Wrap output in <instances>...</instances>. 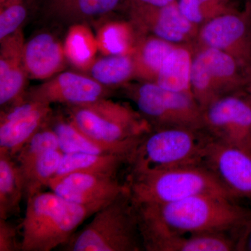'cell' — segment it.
Wrapping results in <instances>:
<instances>
[{
	"instance_id": "obj_1",
	"label": "cell",
	"mask_w": 251,
	"mask_h": 251,
	"mask_svg": "<svg viewBox=\"0 0 251 251\" xmlns=\"http://www.w3.org/2000/svg\"><path fill=\"white\" fill-rule=\"evenodd\" d=\"M135 206L165 228L181 234L237 231L251 214L232 198L216 194L196 195L168 204Z\"/></svg>"
},
{
	"instance_id": "obj_2",
	"label": "cell",
	"mask_w": 251,
	"mask_h": 251,
	"mask_svg": "<svg viewBox=\"0 0 251 251\" xmlns=\"http://www.w3.org/2000/svg\"><path fill=\"white\" fill-rule=\"evenodd\" d=\"M100 208L69 202L52 191L37 193L27 200L21 251H50L64 245Z\"/></svg>"
},
{
	"instance_id": "obj_3",
	"label": "cell",
	"mask_w": 251,
	"mask_h": 251,
	"mask_svg": "<svg viewBox=\"0 0 251 251\" xmlns=\"http://www.w3.org/2000/svg\"><path fill=\"white\" fill-rule=\"evenodd\" d=\"M126 185L135 205L168 204L200 194L221 195L234 200L204 163L130 171Z\"/></svg>"
},
{
	"instance_id": "obj_4",
	"label": "cell",
	"mask_w": 251,
	"mask_h": 251,
	"mask_svg": "<svg viewBox=\"0 0 251 251\" xmlns=\"http://www.w3.org/2000/svg\"><path fill=\"white\" fill-rule=\"evenodd\" d=\"M64 246L68 251L144 250L138 212L127 186Z\"/></svg>"
},
{
	"instance_id": "obj_5",
	"label": "cell",
	"mask_w": 251,
	"mask_h": 251,
	"mask_svg": "<svg viewBox=\"0 0 251 251\" xmlns=\"http://www.w3.org/2000/svg\"><path fill=\"white\" fill-rule=\"evenodd\" d=\"M203 128L172 126L144 135L130 158V171H156L203 164L213 141Z\"/></svg>"
},
{
	"instance_id": "obj_6",
	"label": "cell",
	"mask_w": 251,
	"mask_h": 251,
	"mask_svg": "<svg viewBox=\"0 0 251 251\" xmlns=\"http://www.w3.org/2000/svg\"><path fill=\"white\" fill-rule=\"evenodd\" d=\"M67 113L68 119L81 131L107 143L134 139L151 130L139 112L108 98L83 105H70Z\"/></svg>"
},
{
	"instance_id": "obj_7",
	"label": "cell",
	"mask_w": 251,
	"mask_h": 251,
	"mask_svg": "<svg viewBox=\"0 0 251 251\" xmlns=\"http://www.w3.org/2000/svg\"><path fill=\"white\" fill-rule=\"evenodd\" d=\"M251 74L224 51L198 47L193 54L191 90L202 110L216 99L247 90Z\"/></svg>"
},
{
	"instance_id": "obj_8",
	"label": "cell",
	"mask_w": 251,
	"mask_h": 251,
	"mask_svg": "<svg viewBox=\"0 0 251 251\" xmlns=\"http://www.w3.org/2000/svg\"><path fill=\"white\" fill-rule=\"evenodd\" d=\"M128 94L151 129L172 126L203 128L202 108L190 92H171L156 82H143L130 87Z\"/></svg>"
},
{
	"instance_id": "obj_9",
	"label": "cell",
	"mask_w": 251,
	"mask_h": 251,
	"mask_svg": "<svg viewBox=\"0 0 251 251\" xmlns=\"http://www.w3.org/2000/svg\"><path fill=\"white\" fill-rule=\"evenodd\" d=\"M202 125L214 140L251 150V100L247 90L206 105L202 109Z\"/></svg>"
},
{
	"instance_id": "obj_10",
	"label": "cell",
	"mask_w": 251,
	"mask_h": 251,
	"mask_svg": "<svg viewBox=\"0 0 251 251\" xmlns=\"http://www.w3.org/2000/svg\"><path fill=\"white\" fill-rule=\"evenodd\" d=\"M196 41L199 47L229 54L251 74V21L244 11L236 9L204 23Z\"/></svg>"
},
{
	"instance_id": "obj_11",
	"label": "cell",
	"mask_w": 251,
	"mask_h": 251,
	"mask_svg": "<svg viewBox=\"0 0 251 251\" xmlns=\"http://www.w3.org/2000/svg\"><path fill=\"white\" fill-rule=\"evenodd\" d=\"M144 250L148 251H235V240L226 233L181 234L172 232L137 209Z\"/></svg>"
},
{
	"instance_id": "obj_12",
	"label": "cell",
	"mask_w": 251,
	"mask_h": 251,
	"mask_svg": "<svg viewBox=\"0 0 251 251\" xmlns=\"http://www.w3.org/2000/svg\"><path fill=\"white\" fill-rule=\"evenodd\" d=\"M52 115L49 104L27 98L1 109L0 151L15 157L23 145L49 123Z\"/></svg>"
},
{
	"instance_id": "obj_13",
	"label": "cell",
	"mask_w": 251,
	"mask_h": 251,
	"mask_svg": "<svg viewBox=\"0 0 251 251\" xmlns=\"http://www.w3.org/2000/svg\"><path fill=\"white\" fill-rule=\"evenodd\" d=\"M128 4L132 23L142 32H150L175 45H188L197 40L199 27L182 14L177 1L163 7Z\"/></svg>"
},
{
	"instance_id": "obj_14",
	"label": "cell",
	"mask_w": 251,
	"mask_h": 251,
	"mask_svg": "<svg viewBox=\"0 0 251 251\" xmlns=\"http://www.w3.org/2000/svg\"><path fill=\"white\" fill-rule=\"evenodd\" d=\"M110 90L94 80L72 72H60L26 93L25 98L51 105H83L108 98Z\"/></svg>"
},
{
	"instance_id": "obj_15",
	"label": "cell",
	"mask_w": 251,
	"mask_h": 251,
	"mask_svg": "<svg viewBox=\"0 0 251 251\" xmlns=\"http://www.w3.org/2000/svg\"><path fill=\"white\" fill-rule=\"evenodd\" d=\"M203 163L234 200H251V150L214 140L208 147Z\"/></svg>"
},
{
	"instance_id": "obj_16",
	"label": "cell",
	"mask_w": 251,
	"mask_h": 251,
	"mask_svg": "<svg viewBox=\"0 0 251 251\" xmlns=\"http://www.w3.org/2000/svg\"><path fill=\"white\" fill-rule=\"evenodd\" d=\"M48 187L69 202L102 207L125 191L126 185L113 175L74 173L52 178Z\"/></svg>"
},
{
	"instance_id": "obj_17",
	"label": "cell",
	"mask_w": 251,
	"mask_h": 251,
	"mask_svg": "<svg viewBox=\"0 0 251 251\" xmlns=\"http://www.w3.org/2000/svg\"><path fill=\"white\" fill-rule=\"evenodd\" d=\"M0 42V105L6 108L25 99L29 77L23 64L25 41L21 29Z\"/></svg>"
},
{
	"instance_id": "obj_18",
	"label": "cell",
	"mask_w": 251,
	"mask_h": 251,
	"mask_svg": "<svg viewBox=\"0 0 251 251\" xmlns=\"http://www.w3.org/2000/svg\"><path fill=\"white\" fill-rule=\"evenodd\" d=\"M49 125L57 135L59 150L64 153L124 155L130 159L143 137L122 143H107L86 135L65 117H54L52 115Z\"/></svg>"
},
{
	"instance_id": "obj_19",
	"label": "cell",
	"mask_w": 251,
	"mask_h": 251,
	"mask_svg": "<svg viewBox=\"0 0 251 251\" xmlns=\"http://www.w3.org/2000/svg\"><path fill=\"white\" fill-rule=\"evenodd\" d=\"M66 59L64 46L49 33L33 36L25 44L23 64L29 78L49 80L62 72Z\"/></svg>"
},
{
	"instance_id": "obj_20",
	"label": "cell",
	"mask_w": 251,
	"mask_h": 251,
	"mask_svg": "<svg viewBox=\"0 0 251 251\" xmlns=\"http://www.w3.org/2000/svg\"><path fill=\"white\" fill-rule=\"evenodd\" d=\"M193 57L188 45H176L162 64L155 82L164 90L191 93Z\"/></svg>"
},
{
	"instance_id": "obj_21",
	"label": "cell",
	"mask_w": 251,
	"mask_h": 251,
	"mask_svg": "<svg viewBox=\"0 0 251 251\" xmlns=\"http://www.w3.org/2000/svg\"><path fill=\"white\" fill-rule=\"evenodd\" d=\"M130 158L124 155L64 153L54 177L74 173H92L117 176L124 165H128Z\"/></svg>"
},
{
	"instance_id": "obj_22",
	"label": "cell",
	"mask_w": 251,
	"mask_h": 251,
	"mask_svg": "<svg viewBox=\"0 0 251 251\" xmlns=\"http://www.w3.org/2000/svg\"><path fill=\"white\" fill-rule=\"evenodd\" d=\"M25 197L22 172L16 158L0 151V219L18 214Z\"/></svg>"
},
{
	"instance_id": "obj_23",
	"label": "cell",
	"mask_w": 251,
	"mask_h": 251,
	"mask_svg": "<svg viewBox=\"0 0 251 251\" xmlns=\"http://www.w3.org/2000/svg\"><path fill=\"white\" fill-rule=\"evenodd\" d=\"M176 46L151 35L136 43L131 52L135 77L143 82H155L162 64Z\"/></svg>"
},
{
	"instance_id": "obj_24",
	"label": "cell",
	"mask_w": 251,
	"mask_h": 251,
	"mask_svg": "<svg viewBox=\"0 0 251 251\" xmlns=\"http://www.w3.org/2000/svg\"><path fill=\"white\" fill-rule=\"evenodd\" d=\"M124 0H48L49 12L69 22L90 21L115 11Z\"/></svg>"
},
{
	"instance_id": "obj_25",
	"label": "cell",
	"mask_w": 251,
	"mask_h": 251,
	"mask_svg": "<svg viewBox=\"0 0 251 251\" xmlns=\"http://www.w3.org/2000/svg\"><path fill=\"white\" fill-rule=\"evenodd\" d=\"M89 69L92 78L108 87L124 85L135 77L131 53L108 54L95 59Z\"/></svg>"
},
{
	"instance_id": "obj_26",
	"label": "cell",
	"mask_w": 251,
	"mask_h": 251,
	"mask_svg": "<svg viewBox=\"0 0 251 251\" xmlns=\"http://www.w3.org/2000/svg\"><path fill=\"white\" fill-rule=\"evenodd\" d=\"M64 153L60 150H52L36 158L30 164L21 168L24 182L26 201L48 187L50 181L55 176Z\"/></svg>"
},
{
	"instance_id": "obj_27",
	"label": "cell",
	"mask_w": 251,
	"mask_h": 251,
	"mask_svg": "<svg viewBox=\"0 0 251 251\" xmlns=\"http://www.w3.org/2000/svg\"><path fill=\"white\" fill-rule=\"evenodd\" d=\"M64 49L66 57L75 67L89 69L95 60L94 55L99 47L97 39L87 28L75 25L69 31Z\"/></svg>"
},
{
	"instance_id": "obj_28",
	"label": "cell",
	"mask_w": 251,
	"mask_h": 251,
	"mask_svg": "<svg viewBox=\"0 0 251 251\" xmlns=\"http://www.w3.org/2000/svg\"><path fill=\"white\" fill-rule=\"evenodd\" d=\"M181 12L199 27L213 18L236 10L231 0H177Z\"/></svg>"
},
{
	"instance_id": "obj_29",
	"label": "cell",
	"mask_w": 251,
	"mask_h": 251,
	"mask_svg": "<svg viewBox=\"0 0 251 251\" xmlns=\"http://www.w3.org/2000/svg\"><path fill=\"white\" fill-rule=\"evenodd\" d=\"M49 122L38 130L16 153L14 158L21 168L28 166L50 151L59 150L58 138Z\"/></svg>"
},
{
	"instance_id": "obj_30",
	"label": "cell",
	"mask_w": 251,
	"mask_h": 251,
	"mask_svg": "<svg viewBox=\"0 0 251 251\" xmlns=\"http://www.w3.org/2000/svg\"><path fill=\"white\" fill-rule=\"evenodd\" d=\"M97 41L99 49L107 55L130 54L133 49L129 27L120 22L104 25L99 31Z\"/></svg>"
},
{
	"instance_id": "obj_31",
	"label": "cell",
	"mask_w": 251,
	"mask_h": 251,
	"mask_svg": "<svg viewBox=\"0 0 251 251\" xmlns=\"http://www.w3.org/2000/svg\"><path fill=\"white\" fill-rule=\"evenodd\" d=\"M27 0H6L0 4V41L21 29L27 15Z\"/></svg>"
},
{
	"instance_id": "obj_32",
	"label": "cell",
	"mask_w": 251,
	"mask_h": 251,
	"mask_svg": "<svg viewBox=\"0 0 251 251\" xmlns=\"http://www.w3.org/2000/svg\"><path fill=\"white\" fill-rule=\"evenodd\" d=\"M8 219H0V251H21L18 243L17 229Z\"/></svg>"
},
{
	"instance_id": "obj_33",
	"label": "cell",
	"mask_w": 251,
	"mask_h": 251,
	"mask_svg": "<svg viewBox=\"0 0 251 251\" xmlns=\"http://www.w3.org/2000/svg\"><path fill=\"white\" fill-rule=\"evenodd\" d=\"M237 231L235 251H251V214Z\"/></svg>"
},
{
	"instance_id": "obj_34",
	"label": "cell",
	"mask_w": 251,
	"mask_h": 251,
	"mask_svg": "<svg viewBox=\"0 0 251 251\" xmlns=\"http://www.w3.org/2000/svg\"><path fill=\"white\" fill-rule=\"evenodd\" d=\"M176 1L177 0H127L128 2L137 3V4L153 6V7H163Z\"/></svg>"
},
{
	"instance_id": "obj_35",
	"label": "cell",
	"mask_w": 251,
	"mask_h": 251,
	"mask_svg": "<svg viewBox=\"0 0 251 251\" xmlns=\"http://www.w3.org/2000/svg\"><path fill=\"white\" fill-rule=\"evenodd\" d=\"M243 11L251 21V0H245V6Z\"/></svg>"
},
{
	"instance_id": "obj_36",
	"label": "cell",
	"mask_w": 251,
	"mask_h": 251,
	"mask_svg": "<svg viewBox=\"0 0 251 251\" xmlns=\"http://www.w3.org/2000/svg\"><path fill=\"white\" fill-rule=\"evenodd\" d=\"M247 91L248 92H249V96H250V98L251 100V79L250 84H249V87H248Z\"/></svg>"
},
{
	"instance_id": "obj_37",
	"label": "cell",
	"mask_w": 251,
	"mask_h": 251,
	"mask_svg": "<svg viewBox=\"0 0 251 251\" xmlns=\"http://www.w3.org/2000/svg\"><path fill=\"white\" fill-rule=\"evenodd\" d=\"M6 0H0V4H3Z\"/></svg>"
},
{
	"instance_id": "obj_38",
	"label": "cell",
	"mask_w": 251,
	"mask_h": 251,
	"mask_svg": "<svg viewBox=\"0 0 251 251\" xmlns=\"http://www.w3.org/2000/svg\"><path fill=\"white\" fill-rule=\"evenodd\" d=\"M124 1H127V0H124Z\"/></svg>"
}]
</instances>
